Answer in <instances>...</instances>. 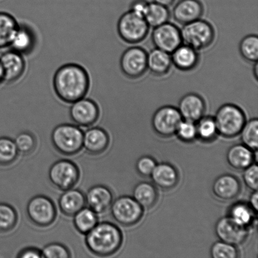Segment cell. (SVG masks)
Instances as JSON below:
<instances>
[{"mask_svg": "<svg viewBox=\"0 0 258 258\" xmlns=\"http://www.w3.org/2000/svg\"><path fill=\"white\" fill-rule=\"evenodd\" d=\"M52 83L57 97L63 102L72 104L87 96L90 88V77L82 66L70 62L58 68Z\"/></svg>", "mask_w": 258, "mask_h": 258, "instance_id": "6da1fadb", "label": "cell"}, {"mask_svg": "<svg viewBox=\"0 0 258 258\" xmlns=\"http://www.w3.org/2000/svg\"><path fill=\"white\" fill-rule=\"evenodd\" d=\"M122 243V231L110 222L98 223L86 234V246L93 254L98 257L112 256L120 249Z\"/></svg>", "mask_w": 258, "mask_h": 258, "instance_id": "7a4b0ae2", "label": "cell"}, {"mask_svg": "<svg viewBox=\"0 0 258 258\" xmlns=\"http://www.w3.org/2000/svg\"><path fill=\"white\" fill-rule=\"evenodd\" d=\"M83 135L82 129L71 123L56 126L51 133L52 146L63 156H72L83 149Z\"/></svg>", "mask_w": 258, "mask_h": 258, "instance_id": "3957f363", "label": "cell"}, {"mask_svg": "<svg viewBox=\"0 0 258 258\" xmlns=\"http://www.w3.org/2000/svg\"><path fill=\"white\" fill-rule=\"evenodd\" d=\"M214 118L218 134L226 138H233L238 136L246 122L244 111L233 103L222 105Z\"/></svg>", "mask_w": 258, "mask_h": 258, "instance_id": "277c9868", "label": "cell"}, {"mask_svg": "<svg viewBox=\"0 0 258 258\" xmlns=\"http://www.w3.org/2000/svg\"><path fill=\"white\" fill-rule=\"evenodd\" d=\"M182 42L199 51L213 44L216 36L211 23L201 19L183 25L181 30Z\"/></svg>", "mask_w": 258, "mask_h": 258, "instance_id": "5b68a950", "label": "cell"}, {"mask_svg": "<svg viewBox=\"0 0 258 258\" xmlns=\"http://www.w3.org/2000/svg\"><path fill=\"white\" fill-rule=\"evenodd\" d=\"M149 27L144 17L129 10L118 19L116 29L123 41L136 44L143 41L148 36Z\"/></svg>", "mask_w": 258, "mask_h": 258, "instance_id": "8992f818", "label": "cell"}, {"mask_svg": "<svg viewBox=\"0 0 258 258\" xmlns=\"http://www.w3.org/2000/svg\"><path fill=\"white\" fill-rule=\"evenodd\" d=\"M26 214L28 219L35 226L47 227L55 222L57 211L51 199L39 195L28 202Z\"/></svg>", "mask_w": 258, "mask_h": 258, "instance_id": "52a82bcc", "label": "cell"}, {"mask_svg": "<svg viewBox=\"0 0 258 258\" xmlns=\"http://www.w3.org/2000/svg\"><path fill=\"white\" fill-rule=\"evenodd\" d=\"M80 177V169L74 162L60 159L55 162L49 169L50 184L60 191L72 189L77 185Z\"/></svg>", "mask_w": 258, "mask_h": 258, "instance_id": "ba28073f", "label": "cell"}, {"mask_svg": "<svg viewBox=\"0 0 258 258\" xmlns=\"http://www.w3.org/2000/svg\"><path fill=\"white\" fill-rule=\"evenodd\" d=\"M112 218L121 226L131 227L141 221L144 209L133 197L122 196L113 201L110 207Z\"/></svg>", "mask_w": 258, "mask_h": 258, "instance_id": "9c48e42d", "label": "cell"}, {"mask_svg": "<svg viewBox=\"0 0 258 258\" xmlns=\"http://www.w3.org/2000/svg\"><path fill=\"white\" fill-rule=\"evenodd\" d=\"M119 67L125 77L132 80L138 79L148 70V53L140 47H129L121 55Z\"/></svg>", "mask_w": 258, "mask_h": 258, "instance_id": "30bf717a", "label": "cell"}, {"mask_svg": "<svg viewBox=\"0 0 258 258\" xmlns=\"http://www.w3.org/2000/svg\"><path fill=\"white\" fill-rule=\"evenodd\" d=\"M182 120L178 108L171 105L163 106L154 112L151 120L152 127L159 136L169 138L176 134Z\"/></svg>", "mask_w": 258, "mask_h": 258, "instance_id": "8fae6325", "label": "cell"}, {"mask_svg": "<svg viewBox=\"0 0 258 258\" xmlns=\"http://www.w3.org/2000/svg\"><path fill=\"white\" fill-rule=\"evenodd\" d=\"M151 39L156 49L169 54L183 44L181 30L175 25L168 22L154 27Z\"/></svg>", "mask_w": 258, "mask_h": 258, "instance_id": "7c38bea8", "label": "cell"}, {"mask_svg": "<svg viewBox=\"0 0 258 258\" xmlns=\"http://www.w3.org/2000/svg\"><path fill=\"white\" fill-rule=\"evenodd\" d=\"M69 113L71 120L82 127H89L94 125L100 115L97 103L87 97L72 103Z\"/></svg>", "mask_w": 258, "mask_h": 258, "instance_id": "4fadbf2b", "label": "cell"}, {"mask_svg": "<svg viewBox=\"0 0 258 258\" xmlns=\"http://www.w3.org/2000/svg\"><path fill=\"white\" fill-rule=\"evenodd\" d=\"M215 232L220 241L236 246L243 244L249 236V229L235 223L228 216L217 222Z\"/></svg>", "mask_w": 258, "mask_h": 258, "instance_id": "5bb4252c", "label": "cell"}, {"mask_svg": "<svg viewBox=\"0 0 258 258\" xmlns=\"http://www.w3.org/2000/svg\"><path fill=\"white\" fill-rule=\"evenodd\" d=\"M19 27L10 44V49L23 55L29 54L37 44V35L33 27L24 20H17Z\"/></svg>", "mask_w": 258, "mask_h": 258, "instance_id": "9a60e30c", "label": "cell"}, {"mask_svg": "<svg viewBox=\"0 0 258 258\" xmlns=\"http://www.w3.org/2000/svg\"><path fill=\"white\" fill-rule=\"evenodd\" d=\"M0 62L4 70L5 82H17L24 74L26 69L24 55L11 49L0 54Z\"/></svg>", "mask_w": 258, "mask_h": 258, "instance_id": "2e32d148", "label": "cell"}, {"mask_svg": "<svg viewBox=\"0 0 258 258\" xmlns=\"http://www.w3.org/2000/svg\"><path fill=\"white\" fill-rule=\"evenodd\" d=\"M177 108L183 120L196 123L204 117L206 103L201 95L190 93L181 98Z\"/></svg>", "mask_w": 258, "mask_h": 258, "instance_id": "e0dca14e", "label": "cell"}, {"mask_svg": "<svg viewBox=\"0 0 258 258\" xmlns=\"http://www.w3.org/2000/svg\"><path fill=\"white\" fill-rule=\"evenodd\" d=\"M212 189L217 199L222 201H231L241 193L242 184L233 174H224L215 179Z\"/></svg>", "mask_w": 258, "mask_h": 258, "instance_id": "ac0fdd59", "label": "cell"}, {"mask_svg": "<svg viewBox=\"0 0 258 258\" xmlns=\"http://www.w3.org/2000/svg\"><path fill=\"white\" fill-rule=\"evenodd\" d=\"M86 204L97 214L105 213L113 201L112 191L102 184H97L88 189L85 196Z\"/></svg>", "mask_w": 258, "mask_h": 258, "instance_id": "d6986e66", "label": "cell"}, {"mask_svg": "<svg viewBox=\"0 0 258 258\" xmlns=\"http://www.w3.org/2000/svg\"><path fill=\"white\" fill-rule=\"evenodd\" d=\"M110 144L107 132L102 127H94L88 129L83 135V148L92 156L102 154L107 150Z\"/></svg>", "mask_w": 258, "mask_h": 258, "instance_id": "ffe728a7", "label": "cell"}, {"mask_svg": "<svg viewBox=\"0 0 258 258\" xmlns=\"http://www.w3.org/2000/svg\"><path fill=\"white\" fill-rule=\"evenodd\" d=\"M204 12V5L200 0H180L173 9V19L185 25L201 19Z\"/></svg>", "mask_w": 258, "mask_h": 258, "instance_id": "44dd1931", "label": "cell"}, {"mask_svg": "<svg viewBox=\"0 0 258 258\" xmlns=\"http://www.w3.org/2000/svg\"><path fill=\"white\" fill-rule=\"evenodd\" d=\"M257 159V151L242 144H235L228 149L226 160L230 167L237 171H243Z\"/></svg>", "mask_w": 258, "mask_h": 258, "instance_id": "7402d4cb", "label": "cell"}, {"mask_svg": "<svg viewBox=\"0 0 258 258\" xmlns=\"http://www.w3.org/2000/svg\"><path fill=\"white\" fill-rule=\"evenodd\" d=\"M150 176L154 184L166 191L175 188L179 180L178 171L168 163L157 164Z\"/></svg>", "mask_w": 258, "mask_h": 258, "instance_id": "603a6c76", "label": "cell"}, {"mask_svg": "<svg viewBox=\"0 0 258 258\" xmlns=\"http://www.w3.org/2000/svg\"><path fill=\"white\" fill-rule=\"evenodd\" d=\"M172 63L181 72L196 69L200 61L198 51L189 45L181 44L171 55Z\"/></svg>", "mask_w": 258, "mask_h": 258, "instance_id": "cb8c5ba5", "label": "cell"}, {"mask_svg": "<svg viewBox=\"0 0 258 258\" xmlns=\"http://www.w3.org/2000/svg\"><path fill=\"white\" fill-rule=\"evenodd\" d=\"M58 205L60 212L64 216L73 217L85 207V195L80 189H68L60 196Z\"/></svg>", "mask_w": 258, "mask_h": 258, "instance_id": "d4e9b609", "label": "cell"}, {"mask_svg": "<svg viewBox=\"0 0 258 258\" xmlns=\"http://www.w3.org/2000/svg\"><path fill=\"white\" fill-rule=\"evenodd\" d=\"M256 214L248 204L239 202L229 207L227 216L239 226L249 230L256 224Z\"/></svg>", "mask_w": 258, "mask_h": 258, "instance_id": "484cf974", "label": "cell"}, {"mask_svg": "<svg viewBox=\"0 0 258 258\" xmlns=\"http://www.w3.org/2000/svg\"><path fill=\"white\" fill-rule=\"evenodd\" d=\"M172 65L173 63L169 53L156 48L148 54V70L156 77L168 75Z\"/></svg>", "mask_w": 258, "mask_h": 258, "instance_id": "4316f807", "label": "cell"}, {"mask_svg": "<svg viewBox=\"0 0 258 258\" xmlns=\"http://www.w3.org/2000/svg\"><path fill=\"white\" fill-rule=\"evenodd\" d=\"M133 197L144 209H150L158 201V191L154 184L140 182L134 186Z\"/></svg>", "mask_w": 258, "mask_h": 258, "instance_id": "83f0119b", "label": "cell"}, {"mask_svg": "<svg viewBox=\"0 0 258 258\" xmlns=\"http://www.w3.org/2000/svg\"><path fill=\"white\" fill-rule=\"evenodd\" d=\"M18 27L19 24L14 16L0 11V49L10 47Z\"/></svg>", "mask_w": 258, "mask_h": 258, "instance_id": "f1b7e54d", "label": "cell"}, {"mask_svg": "<svg viewBox=\"0 0 258 258\" xmlns=\"http://www.w3.org/2000/svg\"><path fill=\"white\" fill-rule=\"evenodd\" d=\"M73 217L75 229L80 234H88L98 223L97 214L88 207L80 210Z\"/></svg>", "mask_w": 258, "mask_h": 258, "instance_id": "f546056e", "label": "cell"}, {"mask_svg": "<svg viewBox=\"0 0 258 258\" xmlns=\"http://www.w3.org/2000/svg\"><path fill=\"white\" fill-rule=\"evenodd\" d=\"M170 12L168 7L153 2L149 3L144 18L149 27L154 28L168 22Z\"/></svg>", "mask_w": 258, "mask_h": 258, "instance_id": "4dcf8cb0", "label": "cell"}, {"mask_svg": "<svg viewBox=\"0 0 258 258\" xmlns=\"http://www.w3.org/2000/svg\"><path fill=\"white\" fill-rule=\"evenodd\" d=\"M196 127L197 138L206 143L213 141L218 135L216 122L211 116H204L196 122Z\"/></svg>", "mask_w": 258, "mask_h": 258, "instance_id": "1f68e13d", "label": "cell"}, {"mask_svg": "<svg viewBox=\"0 0 258 258\" xmlns=\"http://www.w3.org/2000/svg\"><path fill=\"white\" fill-rule=\"evenodd\" d=\"M19 154L14 140L7 137L0 138V166H8L14 164Z\"/></svg>", "mask_w": 258, "mask_h": 258, "instance_id": "d6a6232c", "label": "cell"}, {"mask_svg": "<svg viewBox=\"0 0 258 258\" xmlns=\"http://www.w3.org/2000/svg\"><path fill=\"white\" fill-rule=\"evenodd\" d=\"M239 52L245 60L256 62L258 60V37L257 35H246L239 44Z\"/></svg>", "mask_w": 258, "mask_h": 258, "instance_id": "836d02e7", "label": "cell"}, {"mask_svg": "<svg viewBox=\"0 0 258 258\" xmlns=\"http://www.w3.org/2000/svg\"><path fill=\"white\" fill-rule=\"evenodd\" d=\"M241 141L244 145L252 151H257L258 146V120L252 118L245 123L241 133Z\"/></svg>", "mask_w": 258, "mask_h": 258, "instance_id": "e575fe53", "label": "cell"}, {"mask_svg": "<svg viewBox=\"0 0 258 258\" xmlns=\"http://www.w3.org/2000/svg\"><path fill=\"white\" fill-rule=\"evenodd\" d=\"M18 214L14 207L6 203H0V232L6 233L17 226Z\"/></svg>", "mask_w": 258, "mask_h": 258, "instance_id": "d590c367", "label": "cell"}, {"mask_svg": "<svg viewBox=\"0 0 258 258\" xmlns=\"http://www.w3.org/2000/svg\"><path fill=\"white\" fill-rule=\"evenodd\" d=\"M14 142L19 153L24 156L30 155L36 149V138L29 132H22L18 134Z\"/></svg>", "mask_w": 258, "mask_h": 258, "instance_id": "8d00e7d4", "label": "cell"}, {"mask_svg": "<svg viewBox=\"0 0 258 258\" xmlns=\"http://www.w3.org/2000/svg\"><path fill=\"white\" fill-rule=\"evenodd\" d=\"M239 254L236 246L221 241L215 242L211 248V255L213 258H237Z\"/></svg>", "mask_w": 258, "mask_h": 258, "instance_id": "74e56055", "label": "cell"}, {"mask_svg": "<svg viewBox=\"0 0 258 258\" xmlns=\"http://www.w3.org/2000/svg\"><path fill=\"white\" fill-rule=\"evenodd\" d=\"M179 140L184 143H191L197 138L196 123L182 120L176 132Z\"/></svg>", "mask_w": 258, "mask_h": 258, "instance_id": "f35d334b", "label": "cell"}, {"mask_svg": "<svg viewBox=\"0 0 258 258\" xmlns=\"http://www.w3.org/2000/svg\"><path fill=\"white\" fill-rule=\"evenodd\" d=\"M41 252L42 257L45 258H70L72 256L68 247L58 242L46 245Z\"/></svg>", "mask_w": 258, "mask_h": 258, "instance_id": "ab89813d", "label": "cell"}, {"mask_svg": "<svg viewBox=\"0 0 258 258\" xmlns=\"http://www.w3.org/2000/svg\"><path fill=\"white\" fill-rule=\"evenodd\" d=\"M157 163L153 157L144 156L141 157L137 161L136 168L137 172L141 176H150L155 168Z\"/></svg>", "mask_w": 258, "mask_h": 258, "instance_id": "60d3db41", "label": "cell"}, {"mask_svg": "<svg viewBox=\"0 0 258 258\" xmlns=\"http://www.w3.org/2000/svg\"><path fill=\"white\" fill-rule=\"evenodd\" d=\"M242 178L245 184L252 191H257L258 167L256 162L244 169Z\"/></svg>", "mask_w": 258, "mask_h": 258, "instance_id": "b9f144b4", "label": "cell"}, {"mask_svg": "<svg viewBox=\"0 0 258 258\" xmlns=\"http://www.w3.org/2000/svg\"><path fill=\"white\" fill-rule=\"evenodd\" d=\"M148 5L146 0H134L131 4L130 10L139 16L144 17Z\"/></svg>", "mask_w": 258, "mask_h": 258, "instance_id": "7bdbcfd3", "label": "cell"}, {"mask_svg": "<svg viewBox=\"0 0 258 258\" xmlns=\"http://www.w3.org/2000/svg\"><path fill=\"white\" fill-rule=\"evenodd\" d=\"M17 257L20 258H40L42 257L41 250L35 247H27L22 249L18 254Z\"/></svg>", "mask_w": 258, "mask_h": 258, "instance_id": "ee69618b", "label": "cell"}, {"mask_svg": "<svg viewBox=\"0 0 258 258\" xmlns=\"http://www.w3.org/2000/svg\"><path fill=\"white\" fill-rule=\"evenodd\" d=\"M257 191H253L250 196L249 205L255 212H257L258 203H257Z\"/></svg>", "mask_w": 258, "mask_h": 258, "instance_id": "f6af8a7d", "label": "cell"}, {"mask_svg": "<svg viewBox=\"0 0 258 258\" xmlns=\"http://www.w3.org/2000/svg\"><path fill=\"white\" fill-rule=\"evenodd\" d=\"M174 0H153V2L159 5H163L164 7H169L173 4Z\"/></svg>", "mask_w": 258, "mask_h": 258, "instance_id": "bcb514c9", "label": "cell"}, {"mask_svg": "<svg viewBox=\"0 0 258 258\" xmlns=\"http://www.w3.org/2000/svg\"><path fill=\"white\" fill-rule=\"evenodd\" d=\"M5 82V73L4 70L3 69V67L0 62V85H2Z\"/></svg>", "mask_w": 258, "mask_h": 258, "instance_id": "7dc6e473", "label": "cell"}, {"mask_svg": "<svg viewBox=\"0 0 258 258\" xmlns=\"http://www.w3.org/2000/svg\"><path fill=\"white\" fill-rule=\"evenodd\" d=\"M253 75L255 78H256V81H257L258 77V65L257 62H254V65L253 67Z\"/></svg>", "mask_w": 258, "mask_h": 258, "instance_id": "c3c4849f", "label": "cell"}]
</instances>
